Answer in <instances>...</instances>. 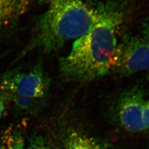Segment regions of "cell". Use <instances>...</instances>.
Here are the masks:
<instances>
[{"instance_id": "1", "label": "cell", "mask_w": 149, "mask_h": 149, "mask_svg": "<svg viewBox=\"0 0 149 149\" xmlns=\"http://www.w3.org/2000/svg\"><path fill=\"white\" fill-rule=\"evenodd\" d=\"M121 22L122 15L117 11L102 12L98 22L77 39L70 53L60 59V72L64 77L84 83L109 73Z\"/></svg>"}, {"instance_id": "2", "label": "cell", "mask_w": 149, "mask_h": 149, "mask_svg": "<svg viewBox=\"0 0 149 149\" xmlns=\"http://www.w3.org/2000/svg\"><path fill=\"white\" fill-rule=\"evenodd\" d=\"M35 25L28 51L33 48L53 52L83 36L100 19L102 12L82 0H52Z\"/></svg>"}, {"instance_id": "3", "label": "cell", "mask_w": 149, "mask_h": 149, "mask_svg": "<svg viewBox=\"0 0 149 149\" xmlns=\"http://www.w3.org/2000/svg\"><path fill=\"white\" fill-rule=\"evenodd\" d=\"M50 84L43 65L38 62L29 70H13L3 74L0 79V90L10 98L19 96L42 100L48 94Z\"/></svg>"}, {"instance_id": "4", "label": "cell", "mask_w": 149, "mask_h": 149, "mask_svg": "<svg viewBox=\"0 0 149 149\" xmlns=\"http://www.w3.org/2000/svg\"><path fill=\"white\" fill-rule=\"evenodd\" d=\"M149 70V43L144 38H127L118 45L111 72L128 76Z\"/></svg>"}, {"instance_id": "5", "label": "cell", "mask_w": 149, "mask_h": 149, "mask_svg": "<svg viewBox=\"0 0 149 149\" xmlns=\"http://www.w3.org/2000/svg\"><path fill=\"white\" fill-rule=\"evenodd\" d=\"M145 94L138 86L123 92L117 103V116L123 128L131 132H140L146 129L143 122Z\"/></svg>"}, {"instance_id": "6", "label": "cell", "mask_w": 149, "mask_h": 149, "mask_svg": "<svg viewBox=\"0 0 149 149\" xmlns=\"http://www.w3.org/2000/svg\"><path fill=\"white\" fill-rule=\"evenodd\" d=\"M33 0H0V33L15 24L29 10Z\"/></svg>"}, {"instance_id": "7", "label": "cell", "mask_w": 149, "mask_h": 149, "mask_svg": "<svg viewBox=\"0 0 149 149\" xmlns=\"http://www.w3.org/2000/svg\"><path fill=\"white\" fill-rule=\"evenodd\" d=\"M64 149H114L108 144L79 130L72 129L64 140Z\"/></svg>"}, {"instance_id": "8", "label": "cell", "mask_w": 149, "mask_h": 149, "mask_svg": "<svg viewBox=\"0 0 149 149\" xmlns=\"http://www.w3.org/2000/svg\"><path fill=\"white\" fill-rule=\"evenodd\" d=\"M0 149H24V139L18 128L7 130L1 140Z\"/></svg>"}, {"instance_id": "9", "label": "cell", "mask_w": 149, "mask_h": 149, "mask_svg": "<svg viewBox=\"0 0 149 149\" xmlns=\"http://www.w3.org/2000/svg\"><path fill=\"white\" fill-rule=\"evenodd\" d=\"M27 149H50L46 141L40 135H34L29 139Z\"/></svg>"}, {"instance_id": "10", "label": "cell", "mask_w": 149, "mask_h": 149, "mask_svg": "<svg viewBox=\"0 0 149 149\" xmlns=\"http://www.w3.org/2000/svg\"><path fill=\"white\" fill-rule=\"evenodd\" d=\"M10 102V99L8 95L3 91L0 90V120L5 112L7 106Z\"/></svg>"}, {"instance_id": "11", "label": "cell", "mask_w": 149, "mask_h": 149, "mask_svg": "<svg viewBox=\"0 0 149 149\" xmlns=\"http://www.w3.org/2000/svg\"><path fill=\"white\" fill-rule=\"evenodd\" d=\"M143 118L146 130L149 129V100L145 102Z\"/></svg>"}, {"instance_id": "12", "label": "cell", "mask_w": 149, "mask_h": 149, "mask_svg": "<svg viewBox=\"0 0 149 149\" xmlns=\"http://www.w3.org/2000/svg\"><path fill=\"white\" fill-rule=\"evenodd\" d=\"M143 38L149 43V22L143 28Z\"/></svg>"}, {"instance_id": "13", "label": "cell", "mask_w": 149, "mask_h": 149, "mask_svg": "<svg viewBox=\"0 0 149 149\" xmlns=\"http://www.w3.org/2000/svg\"><path fill=\"white\" fill-rule=\"evenodd\" d=\"M39 2H42V3H49L52 0H38Z\"/></svg>"}]
</instances>
